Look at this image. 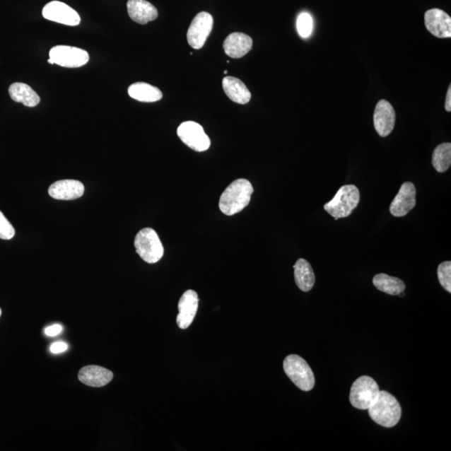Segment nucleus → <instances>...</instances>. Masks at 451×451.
<instances>
[{
  "label": "nucleus",
  "mask_w": 451,
  "mask_h": 451,
  "mask_svg": "<svg viewBox=\"0 0 451 451\" xmlns=\"http://www.w3.org/2000/svg\"><path fill=\"white\" fill-rule=\"evenodd\" d=\"M213 28V18L208 12L197 13L188 29V44L195 49L204 47Z\"/></svg>",
  "instance_id": "nucleus-9"
},
{
  "label": "nucleus",
  "mask_w": 451,
  "mask_h": 451,
  "mask_svg": "<svg viewBox=\"0 0 451 451\" xmlns=\"http://www.w3.org/2000/svg\"><path fill=\"white\" fill-rule=\"evenodd\" d=\"M399 296L400 298H402V297L403 298V297L404 296V292L400 293L399 294Z\"/></svg>",
  "instance_id": "nucleus-31"
},
{
  "label": "nucleus",
  "mask_w": 451,
  "mask_h": 451,
  "mask_svg": "<svg viewBox=\"0 0 451 451\" xmlns=\"http://www.w3.org/2000/svg\"><path fill=\"white\" fill-rule=\"evenodd\" d=\"M8 94L13 101L28 107H35L40 101V96L36 92L25 83H13L9 86Z\"/></svg>",
  "instance_id": "nucleus-20"
},
{
  "label": "nucleus",
  "mask_w": 451,
  "mask_h": 451,
  "mask_svg": "<svg viewBox=\"0 0 451 451\" xmlns=\"http://www.w3.org/2000/svg\"><path fill=\"white\" fill-rule=\"evenodd\" d=\"M199 295L195 291L187 290L183 293L178 303L179 314L177 317V323L179 328L187 329L192 324L197 310H199Z\"/></svg>",
  "instance_id": "nucleus-13"
},
{
  "label": "nucleus",
  "mask_w": 451,
  "mask_h": 451,
  "mask_svg": "<svg viewBox=\"0 0 451 451\" xmlns=\"http://www.w3.org/2000/svg\"><path fill=\"white\" fill-rule=\"evenodd\" d=\"M1 315H2V310H1V308H0V317H1Z\"/></svg>",
  "instance_id": "nucleus-33"
},
{
  "label": "nucleus",
  "mask_w": 451,
  "mask_h": 451,
  "mask_svg": "<svg viewBox=\"0 0 451 451\" xmlns=\"http://www.w3.org/2000/svg\"><path fill=\"white\" fill-rule=\"evenodd\" d=\"M374 125L381 137L388 136L395 125V112L387 100H381L377 104L374 113Z\"/></svg>",
  "instance_id": "nucleus-14"
},
{
  "label": "nucleus",
  "mask_w": 451,
  "mask_h": 451,
  "mask_svg": "<svg viewBox=\"0 0 451 451\" xmlns=\"http://www.w3.org/2000/svg\"><path fill=\"white\" fill-rule=\"evenodd\" d=\"M360 190L354 185H345L339 190L334 199L326 204L324 210L335 220L348 218L360 204Z\"/></svg>",
  "instance_id": "nucleus-3"
},
{
  "label": "nucleus",
  "mask_w": 451,
  "mask_h": 451,
  "mask_svg": "<svg viewBox=\"0 0 451 451\" xmlns=\"http://www.w3.org/2000/svg\"><path fill=\"white\" fill-rule=\"evenodd\" d=\"M426 29L437 38L446 39L451 37V18L439 8H432L425 15Z\"/></svg>",
  "instance_id": "nucleus-12"
},
{
  "label": "nucleus",
  "mask_w": 451,
  "mask_h": 451,
  "mask_svg": "<svg viewBox=\"0 0 451 451\" xmlns=\"http://www.w3.org/2000/svg\"><path fill=\"white\" fill-rule=\"evenodd\" d=\"M128 94L132 99L141 102H156L163 99V92L156 87L144 82H137L128 88Z\"/></svg>",
  "instance_id": "nucleus-22"
},
{
  "label": "nucleus",
  "mask_w": 451,
  "mask_h": 451,
  "mask_svg": "<svg viewBox=\"0 0 451 451\" xmlns=\"http://www.w3.org/2000/svg\"><path fill=\"white\" fill-rule=\"evenodd\" d=\"M82 384L100 388L107 385L113 379V373L104 367L88 365L83 367L78 375Z\"/></svg>",
  "instance_id": "nucleus-16"
},
{
  "label": "nucleus",
  "mask_w": 451,
  "mask_h": 451,
  "mask_svg": "<svg viewBox=\"0 0 451 451\" xmlns=\"http://www.w3.org/2000/svg\"><path fill=\"white\" fill-rule=\"evenodd\" d=\"M177 136L184 144L199 153L209 149L210 138L206 134L204 127L194 122H186L177 128Z\"/></svg>",
  "instance_id": "nucleus-8"
},
{
  "label": "nucleus",
  "mask_w": 451,
  "mask_h": 451,
  "mask_svg": "<svg viewBox=\"0 0 451 451\" xmlns=\"http://www.w3.org/2000/svg\"><path fill=\"white\" fill-rule=\"evenodd\" d=\"M368 411L373 421L386 428L397 426L402 414L397 398L385 390L380 391L378 399Z\"/></svg>",
  "instance_id": "nucleus-2"
},
{
  "label": "nucleus",
  "mask_w": 451,
  "mask_h": 451,
  "mask_svg": "<svg viewBox=\"0 0 451 451\" xmlns=\"http://www.w3.org/2000/svg\"><path fill=\"white\" fill-rule=\"evenodd\" d=\"M445 110H446V112H451V86H449L447 95H446Z\"/></svg>",
  "instance_id": "nucleus-30"
},
{
  "label": "nucleus",
  "mask_w": 451,
  "mask_h": 451,
  "mask_svg": "<svg viewBox=\"0 0 451 451\" xmlns=\"http://www.w3.org/2000/svg\"><path fill=\"white\" fill-rule=\"evenodd\" d=\"M314 28V21L310 13L303 12L298 16L297 20V29L299 35L302 38H308L312 34Z\"/></svg>",
  "instance_id": "nucleus-25"
},
{
  "label": "nucleus",
  "mask_w": 451,
  "mask_h": 451,
  "mask_svg": "<svg viewBox=\"0 0 451 451\" xmlns=\"http://www.w3.org/2000/svg\"><path fill=\"white\" fill-rule=\"evenodd\" d=\"M380 387L374 379L370 376H361L353 382L349 394V400L354 408L370 409L378 399Z\"/></svg>",
  "instance_id": "nucleus-6"
},
{
  "label": "nucleus",
  "mask_w": 451,
  "mask_h": 451,
  "mask_svg": "<svg viewBox=\"0 0 451 451\" xmlns=\"http://www.w3.org/2000/svg\"><path fill=\"white\" fill-rule=\"evenodd\" d=\"M49 195L54 199L70 201L80 199L85 192L83 183L77 180L55 182L49 187Z\"/></svg>",
  "instance_id": "nucleus-15"
},
{
  "label": "nucleus",
  "mask_w": 451,
  "mask_h": 451,
  "mask_svg": "<svg viewBox=\"0 0 451 451\" xmlns=\"http://www.w3.org/2000/svg\"><path fill=\"white\" fill-rule=\"evenodd\" d=\"M63 328L62 325L54 324L52 326L47 327V328L45 330V333L46 335L49 336V337H55V336L61 334Z\"/></svg>",
  "instance_id": "nucleus-29"
},
{
  "label": "nucleus",
  "mask_w": 451,
  "mask_h": 451,
  "mask_svg": "<svg viewBox=\"0 0 451 451\" xmlns=\"http://www.w3.org/2000/svg\"><path fill=\"white\" fill-rule=\"evenodd\" d=\"M293 268L298 288L303 292H310L315 283V271L310 262L303 259H298Z\"/></svg>",
  "instance_id": "nucleus-21"
},
{
  "label": "nucleus",
  "mask_w": 451,
  "mask_h": 451,
  "mask_svg": "<svg viewBox=\"0 0 451 451\" xmlns=\"http://www.w3.org/2000/svg\"><path fill=\"white\" fill-rule=\"evenodd\" d=\"M42 15L46 20L69 26H76L81 23L79 13L66 4L59 1H52L46 4Z\"/></svg>",
  "instance_id": "nucleus-10"
},
{
  "label": "nucleus",
  "mask_w": 451,
  "mask_h": 451,
  "mask_svg": "<svg viewBox=\"0 0 451 451\" xmlns=\"http://www.w3.org/2000/svg\"><path fill=\"white\" fill-rule=\"evenodd\" d=\"M253 187L246 179H238L230 184L220 197L219 209L225 215L233 216L240 213L251 201Z\"/></svg>",
  "instance_id": "nucleus-1"
},
{
  "label": "nucleus",
  "mask_w": 451,
  "mask_h": 451,
  "mask_svg": "<svg viewBox=\"0 0 451 451\" xmlns=\"http://www.w3.org/2000/svg\"><path fill=\"white\" fill-rule=\"evenodd\" d=\"M283 370L298 388L303 391H310L314 389L315 385L314 373L302 357L297 354H291L285 358Z\"/></svg>",
  "instance_id": "nucleus-4"
},
{
  "label": "nucleus",
  "mask_w": 451,
  "mask_h": 451,
  "mask_svg": "<svg viewBox=\"0 0 451 451\" xmlns=\"http://www.w3.org/2000/svg\"><path fill=\"white\" fill-rule=\"evenodd\" d=\"M373 283L380 291L394 296L399 295L406 288V283L402 279L390 277V276L385 274L375 275L374 279H373Z\"/></svg>",
  "instance_id": "nucleus-23"
},
{
  "label": "nucleus",
  "mask_w": 451,
  "mask_h": 451,
  "mask_svg": "<svg viewBox=\"0 0 451 451\" xmlns=\"http://www.w3.org/2000/svg\"><path fill=\"white\" fill-rule=\"evenodd\" d=\"M134 244L137 254L148 264H156L162 259L164 247L154 229L141 230L136 234Z\"/></svg>",
  "instance_id": "nucleus-5"
},
{
  "label": "nucleus",
  "mask_w": 451,
  "mask_h": 451,
  "mask_svg": "<svg viewBox=\"0 0 451 451\" xmlns=\"http://www.w3.org/2000/svg\"><path fill=\"white\" fill-rule=\"evenodd\" d=\"M223 87L226 95L235 103L245 105L251 100V92L246 85L236 77H224Z\"/></svg>",
  "instance_id": "nucleus-19"
},
{
  "label": "nucleus",
  "mask_w": 451,
  "mask_h": 451,
  "mask_svg": "<svg viewBox=\"0 0 451 451\" xmlns=\"http://www.w3.org/2000/svg\"><path fill=\"white\" fill-rule=\"evenodd\" d=\"M127 11L131 20L140 25H146L158 17V9L146 0H128Z\"/></svg>",
  "instance_id": "nucleus-17"
},
{
  "label": "nucleus",
  "mask_w": 451,
  "mask_h": 451,
  "mask_svg": "<svg viewBox=\"0 0 451 451\" xmlns=\"http://www.w3.org/2000/svg\"><path fill=\"white\" fill-rule=\"evenodd\" d=\"M224 74H225V75H227V74H228V71H224Z\"/></svg>",
  "instance_id": "nucleus-34"
},
{
  "label": "nucleus",
  "mask_w": 451,
  "mask_h": 451,
  "mask_svg": "<svg viewBox=\"0 0 451 451\" xmlns=\"http://www.w3.org/2000/svg\"><path fill=\"white\" fill-rule=\"evenodd\" d=\"M432 165L437 172L448 171L451 165V144L448 142L436 147L432 156Z\"/></svg>",
  "instance_id": "nucleus-24"
},
{
  "label": "nucleus",
  "mask_w": 451,
  "mask_h": 451,
  "mask_svg": "<svg viewBox=\"0 0 451 451\" xmlns=\"http://www.w3.org/2000/svg\"><path fill=\"white\" fill-rule=\"evenodd\" d=\"M439 282L446 291L451 293V262L446 261L440 264L437 270Z\"/></svg>",
  "instance_id": "nucleus-26"
},
{
  "label": "nucleus",
  "mask_w": 451,
  "mask_h": 451,
  "mask_svg": "<svg viewBox=\"0 0 451 451\" xmlns=\"http://www.w3.org/2000/svg\"><path fill=\"white\" fill-rule=\"evenodd\" d=\"M416 188L411 182H404L390 206V213L397 218L404 217L416 205Z\"/></svg>",
  "instance_id": "nucleus-11"
},
{
  "label": "nucleus",
  "mask_w": 451,
  "mask_h": 451,
  "mask_svg": "<svg viewBox=\"0 0 451 451\" xmlns=\"http://www.w3.org/2000/svg\"><path fill=\"white\" fill-rule=\"evenodd\" d=\"M252 48V39L250 35L235 32L224 40L223 49L229 57L239 59L246 55Z\"/></svg>",
  "instance_id": "nucleus-18"
},
{
  "label": "nucleus",
  "mask_w": 451,
  "mask_h": 451,
  "mask_svg": "<svg viewBox=\"0 0 451 451\" xmlns=\"http://www.w3.org/2000/svg\"><path fill=\"white\" fill-rule=\"evenodd\" d=\"M54 64L66 68H79L88 63L90 57L86 50L72 46H54L49 52Z\"/></svg>",
  "instance_id": "nucleus-7"
},
{
  "label": "nucleus",
  "mask_w": 451,
  "mask_h": 451,
  "mask_svg": "<svg viewBox=\"0 0 451 451\" xmlns=\"http://www.w3.org/2000/svg\"><path fill=\"white\" fill-rule=\"evenodd\" d=\"M68 345L64 342H57L50 345L49 351L54 354H58L66 351Z\"/></svg>",
  "instance_id": "nucleus-28"
},
{
  "label": "nucleus",
  "mask_w": 451,
  "mask_h": 451,
  "mask_svg": "<svg viewBox=\"0 0 451 451\" xmlns=\"http://www.w3.org/2000/svg\"><path fill=\"white\" fill-rule=\"evenodd\" d=\"M48 62H49L50 64H54V62H53L52 61V59H48Z\"/></svg>",
  "instance_id": "nucleus-32"
},
{
  "label": "nucleus",
  "mask_w": 451,
  "mask_h": 451,
  "mask_svg": "<svg viewBox=\"0 0 451 451\" xmlns=\"http://www.w3.org/2000/svg\"><path fill=\"white\" fill-rule=\"evenodd\" d=\"M16 235V230L8 222L1 211H0V238L3 240H11Z\"/></svg>",
  "instance_id": "nucleus-27"
}]
</instances>
